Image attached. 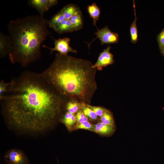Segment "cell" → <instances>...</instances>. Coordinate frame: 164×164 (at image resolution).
<instances>
[{"label":"cell","instance_id":"cell-4","mask_svg":"<svg viewBox=\"0 0 164 164\" xmlns=\"http://www.w3.org/2000/svg\"><path fill=\"white\" fill-rule=\"evenodd\" d=\"M97 31L94 33L96 37L91 42L88 43L89 48L91 43L98 38L101 42V45L105 44H113L117 43L119 40V35L117 33L111 31L108 26H105L101 29H98L97 27Z\"/></svg>","mask_w":164,"mask_h":164},{"label":"cell","instance_id":"cell-3","mask_svg":"<svg viewBox=\"0 0 164 164\" xmlns=\"http://www.w3.org/2000/svg\"><path fill=\"white\" fill-rule=\"evenodd\" d=\"M48 23V19L39 15H28L9 22L7 26L11 46L9 56L12 63H18L25 68L40 59L41 46L51 34Z\"/></svg>","mask_w":164,"mask_h":164},{"label":"cell","instance_id":"cell-28","mask_svg":"<svg viewBox=\"0 0 164 164\" xmlns=\"http://www.w3.org/2000/svg\"><path fill=\"white\" fill-rule=\"evenodd\" d=\"M58 164H59V163L58 161Z\"/></svg>","mask_w":164,"mask_h":164},{"label":"cell","instance_id":"cell-13","mask_svg":"<svg viewBox=\"0 0 164 164\" xmlns=\"http://www.w3.org/2000/svg\"><path fill=\"white\" fill-rule=\"evenodd\" d=\"M87 9L90 17L92 19L93 24L96 27V23L99 19L101 13L99 8L96 3H93L87 6Z\"/></svg>","mask_w":164,"mask_h":164},{"label":"cell","instance_id":"cell-6","mask_svg":"<svg viewBox=\"0 0 164 164\" xmlns=\"http://www.w3.org/2000/svg\"><path fill=\"white\" fill-rule=\"evenodd\" d=\"M4 157L8 164H30L27 156L22 151L17 149L8 150Z\"/></svg>","mask_w":164,"mask_h":164},{"label":"cell","instance_id":"cell-24","mask_svg":"<svg viewBox=\"0 0 164 164\" xmlns=\"http://www.w3.org/2000/svg\"><path fill=\"white\" fill-rule=\"evenodd\" d=\"M75 117L76 121L78 124L88 121L87 117L84 114L81 110L77 112Z\"/></svg>","mask_w":164,"mask_h":164},{"label":"cell","instance_id":"cell-7","mask_svg":"<svg viewBox=\"0 0 164 164\" xmlns=\"http://www.w3.org/2000/svg\"><path fill=\"white\" fill-rule=\"evenodd\" d=\"M111 47L108 46L101 53L93 67L98 70H101L103 67L114 63V56L110 52Z\"/></svg>","mask_w":164,"mask_h":164},{"label":"cell","instance_id":"cell-16","mask_svg":"<svg viewBox=\"0 0 164 164\" xmlns=\"http://www.w3.org/2000/svg\"><path fill=\"white\" fill-rule=\"evenodd\" d=\"M59 34L71 32L74 31L69 20L64 19L54 29Z\"/></svg>","mask_w":164,"mask_h":164},{"label":"cell","instance_id":"cell-1","mask_svg":"<svg viewBox=\"0 0 164 164\" xmlns=\"http://www.w3.org/2000/svg\"><path fill=\"white\" fill-rule=\"evenodd\" d=\"M0 99L7 123L27 133L47 131L60 120L68 98L38 73L29 70L11 79Z\"/></svg>","mask_w":164,"mask_h":164},{"label":"cell","instance_id":"cell-18","mask_svg":"<svg viewBox=\"0 0 164 164\" xmlns=\"http://www.w3.org/2000/svg\"><path fill=\"white\" fill-rule=\"evenodd\" d=\"M134 9L135 12V18L131 24L130 30L131 41L133 43H135L138 41V31L136 25V21L137 18L136 16L135 7Z\"/></svg>","mask_w":164,"mask_h":164},{"label":"cell","instance_id":"cell-25","mask_svg":"<svg viewBox=\"0 0 164 164\" xmlns=\"http://www.w3.org/2000/svg\"><path fill=\"white\" fill-rule=\"evenodd\" d=\"M157 40L160 49L164 47V29L158 35Z\"/></svg>","mask_w":164,"mask_h":164},{"label":"cell","instance_id":"cell-11","mask_svg":"<svg viewBox=\"0 0 164 164\" xmlns=\"http://www.w3.org/2000/svg\"><path fill=\"white\" fill-rule=\"evenodd\" d=\"M83 103L71 99H68L65 104V111L74 114L82 109Z\"/></svg>","mask_w":164,"mask_h":164},{"label":"cell","instance_id":"cell-27","mask_svg":"<svg viewBox=\"0 0 164 164\" xmlns=\"http://www.w3.org/2000/svg\"><path fill=\"white\" fill-rule=\"evenodd\" d=\"M161 53L164 56V47L160 49Z\"/></svg>","mask_w":164,"mask_h":164},{"label":"cell","instance_id":"cell-8","mask_svg":"<svg viewBox=\"0 0 164 164\" xmlns=\"http://www.w3.org/2000/svg\"><path fill=\"white\" fill-rule=\"evenodd\" d=\"M10 42L9 36L0 32V57L4 58L9 55L10 50Z\"/></svg>","mask_w":164,"mask_h":164},{"label":"cell","instance_id":"cell-14","mask_svg":"<svg viewBox=\"0 0 164 164\" xmlns=\"http://www.w3.org/2000/svg\"><path fill=\"white\" fill-rule=\"evenodd\" d=\"M59 120L64 124L69 130L71 129L76 121L74 114L67 111H65Z\"/></svg>","mask_w":164,"mask_h":164},{"label":"cell","instance_id":"cell-2","mask_svg":"<svg viewBox=\"0 0 164 164\" xmlns=\"http://www.w3.org/2000/svg\"><path fill=\"white\" fill-rule=\"evenodd\" d=\"M90 61L56 53L54 60L40 75L62 95L86 104L97 88V69Z\"/></svg>","mask_w":164,"mask_h":164},{"label":"cell","instance_id":"cell-9","mask_svg":"<svg viewBox=\"0 0 164 164\" xmlns=\"http://www.w3.org/2000/svg\"><path fill=\"white\" fill-rule=\"evenodd\" d=\"M65 19L69 20L73 15L81 11L79 7L72 4H68L61 9Z\"/></svg>","mask_w":164,"mask_h":164},{"label":"cell","instance_id":"cell-5","mask_svg":"<svg viewBox=\"0 0 164 164\" xmlns=\"http://www.w3.org/2000/svg\"><path fill=\"white\" fill-rule=\"evenodd\" d=\"M54 40L53 48L49 47L44 45L42 46L43 47L48 48L50 50L51 55L54 51H57L61 55H67L69 52L76 53L77 52L76 50L73 49L70 45V39L69 37H64L56 39L51 37Z\"/></svg>","mask_w":164,"mask_h":164},{"label":"cell","instance_id":"cell-19","mask_svg":"<svg viewBox=\"0 0 164 164\" xmlns=\"http://www.w3.org/2000/svg\"><path fill=\"white\" fill-rule=\"evenodd\" d=\"M100 120L103 123L108 125L114 126V120L111 113L107 110L101 117Z\"/></svg>","mask_w":164,"mask_h":164},{"label":"cell","instance_id":"cell-26","mask_svg":"<svg viewBox=\"0 0 164 164\" xmlns=\"http://www.w3.org/2000/svg\"><path fill=\"white\" fill-rule=\"evenodd\" d=\"M57 0H48L47 5V11L52 7L56 5L58 2Z\"/></svg>","mask_w":164,"mask_h":164},{"label":"cell","instance_id":"cell-12","mask_svg":"<svg viewBox=\"0 0 164 164\" xmlns=\"http://www.w3.org/2000/svg\"><path fill=\"white\" fill-rule=\"evenodd\" d=\"M94 125V131L102 135H109L114 131V126L107 125L102 122L98 123Z\"/></svg>","mask_w":164,"mask_h":164},{"label":"cell","instance_id":"cell-21","mask_svg":"<svg viewBox=\"0 0 164 164\" xmlns=\"http://www.w3.org/2000/svg\"><path fill=\"white\" fill-rule=\"evenodd\" d=\"M86 105L92 110L97 116L101 117L107 110L104 108L98 106H95L90 104H85Z\"/></svg>","mask_w":164,"mask_h":164},{"label":"cell","instance_id":"cell-22","mask_svg":"<svg viewBox=\"0 0 164 164\" xmlns=\"http://www.w3.org/2000/svg\"><path fill=\"white\" fill-rule=\"evenodd\" d=\"M76 128L94 131V125H92L88 121H86L77 124L76 126Z\"/></svg>","mask_w":164,"mask_h":164},{"label":"cell","instance_id":"cell-17","mask_svg":"<svg viewBox=\"0 0 164 164\" xmlns=\"http://www.w3.org/2000/svg\"><path fill=\"white\" fill-rule=\"evenodd\" d=\"M64 19L63 14L61 10L49 20L48 26L54 29Z\"/></svg>","mask_w":164,"mask_h":164},{"label":"cell","instance_id":"cell-23","mask_svg":"<svg viewBox=\"0 0 164 164\" xmlns=\"http://www.w3.org/2000/svg\"><path fill=\"white\" fill-rule=\"evenodd\" d=\"M10 82H5L2 80L0 82V99H1L6 92Z\"/></svg>","mask_w":164,"mask_h":164},{"label":"cell","instance_id":"cell-15","mask_svg":"<svg viewBox=\"0 0 164 164\" xmlns=\"http://www.w3.org/2000/svg\"><path fill=\"white\" fill-rule=\"evenodd\" d=\"M69 20L74 31L80 30L83 26V17L81 11L73 16Z\"/></svg>","mask_w":164,"mask_h":164},{"label":"cell","instance_id":"cell-20","mask_svg":"<svg viewBox=\"0 0 164 164\" xmlns=\"http://www.w3.org/2000/svg\"><path fill=\"white\" fill-rule=\"evenodd\" d=\"M82 111L84 114L87 117L92 120H96L97 118V116L91 108L87 106L85 104L82 103Z\"/></svg>","mask_w":164,"mask_h":164},{"label":"cell","instance_id":"cell-10","mask_svg":"<svg viewBox=\"0 0 164 164\" xmlns=\"http://www.w3.org/2000/svg\"><path fill=\"white\" fill-rule=\"evenodd\" d=\"M48 0H30L28 1L29 4L39 12V15L43 17L44 12L47 11Z\"/></svg>","mask_w":164,"mask_h":164}]
</instances>
